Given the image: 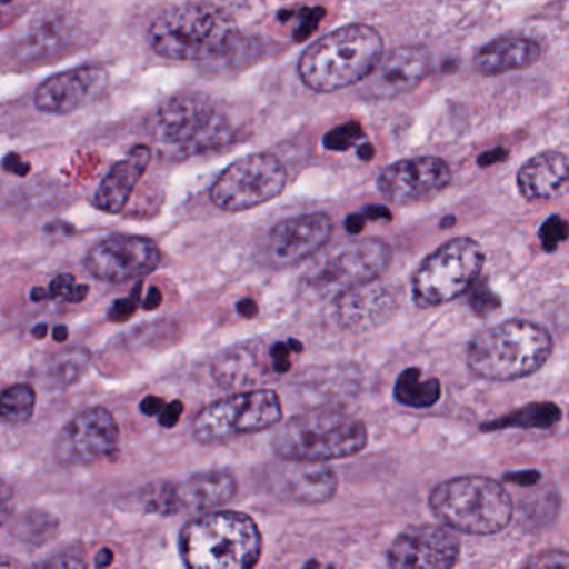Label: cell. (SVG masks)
<instances>
[{"mask_svg": "<svg viewBox=\"0 0 569 569\" xmlns=\"http://www.w3.org/2000/svg\"><path fill=\"white\" fill-rule=\"evenodd\" d=\"M236 26L228 14L208 2H182L159 12L149 26L152 51L179 62H202L229 54Z\"/></svg>", "mask_w": 569, "mask_h": 569, "instance_id": "obj_1", "label": "cell"}, {"mask_svg": "<svg viewBox=\"0 0 569 569\" xmlns=\"http://www.w3.org/2000/svg\"><path fill=\"white\" fill-rule=\"evenodd\" d=\"M382 52L385 42L375 28L345 26L306 48L298 62L299 79L312 92H338L359 84Z\"/></svg>", "mask_w": 569, "mask_h": 569, "instance_id": "obj_2", "label": "cell"}, {"mask_svg": "<svg viewBox=\"0 0 569 569\" xmlns=\"http://www.w3.org/2000/svg\"><path fill=\"white\" fill-rule=\"evenodd\" d=\"M551 332L528 319H509L476 335L468 346V366L486 381L509 382L538 372L548 362Z\"/></svg>", "mask_w": 569, "mask_h": 569, "instance_id": "obj_3", "label": "cell"}, {"mask_svg": "<svg viewBox=\"0 0 569 569\" xmlns=\"http://www.w3.org/2000/svg\"><path fill=\"white\" fill-rule=\"evenodd\" d=\"M179 549L189 568L248 569L261 558L262 535L246 512L212 509L182 528Z\"/></svg>", "mask_w": 569, "mask_h": 569, "instance_id": "obj_4", "label": "cell"}, {"mask_svg": "<svg viewBox=\"0 0 569 569\" xmlns=\"http://www.w3.org/2000/svg\"><path fill=\"white\" fill-rule=\"evenodd\" d=\"M148 129L151 138L171 149L178 159L221 151L236 139L228 116L201 94H178L166 99L149 116Z\"/></svg>", "mask_w": 569, "mask_h": 569, "instance_id": "obj_5", "label": "cell"}, {"mask_svg": "<svg viewBox=\"0 0 569 569\" xmlns=\"http://www.w3.org/2000/svg\"><path fill=\"white\" fill-rule=\"evenodd\" d=\"M272 451L278 458L329 462L352 458L368 445V429L361 419L331 409L299 412L278 422Z\"/></svg>", "mask_w": 569, "mask_h": 569, "instance_id": "obj_6", "label": "cell"}, {"mask_svg": "<svg viewBox=\"0 0 569 569\" xmlns=\"http://www.w3.org/2000/svg\"><path fill=\"white\" fill-rule=\"evenodd\" d=\"M432 515L455 531L469 536H492L505 531L515 515L508 489L486 476L446 479L429 495Z\"/></svg>", "mask_w": 569, "mask_h": 569, "instance_id": "obj_7", "label": "cell"}, {"mask_svg": "<svg viewBox=\"0 0 569 569\" xmlns=\"http://www.w3.org/2000/svg\"><path fill=\"white\" fill-rule=\"evenodd\" d=\"M391 248L379 239H358L326 252L299 282L308 301H336L346 292L381 278L391 266Z\"/></svg>", "mask_w": 569, "mask_h": 569, "instance_id": "obj_8", "label": "cell"}, {"mask_svg": "<svg viewBox=\"0 0 569 569\" xmlns=\"http://www.w3.org/2000/svg\"><path fill=\"white\" fill-rule=\"evenodd\" d=\"M485 268V251L471 238H455L439 246L412 276V301L431 309L455 301L478 281Z\"/></svg>", "mask_w": 569, "mask_h": 569, "instance_id": "obj_9", "label": "cell"}, {"mask_svg": "<svg viewBox=\"0 0 569 569\" xmlns=\"http://www.w3.org/2000/svg\"><path fill=\"white\" fill-rule=\"evenodd\" d=\"M282 402L272 389L252 388L206 406L192 422V435L202 445L228 441L274 428L282 421Z\"/></svg>", "mask_w": 569, "mask_h": 569, "instance_id": "obj_10", "label": "cell"}, {"mask_svg": "<svg viewBox=\"0 0 569 569\" xmlns=\"http://www.w3.org/2000/svg\"><path fill=\"white\" fill-rule=\"evenodd\" d=\"M288 184V171L268 152L244 156L232 162L211 188L212 204L222 211L242 212L281 196Z\"/></svg>", "mask_w": 569, "mask_h": 569, "instance_id": "obj_11", "label": "cell"}, {"mask_svg": "<svg viewBox=\"0 0 569 569\" xmlns=\"http://www.w3.org/2000/svg\"><path fill=\"white\" fill-rule=\"evenodd\" d=\"M161 259V249L152 239L114 234L99 241L86 254L84 266L92 278L108 284H122L151 274Z\"/></svg>", "mask_w": 569, "mask_h": 569, "instance_id": "obj_12", "label": "cell"}, {"mask_svg": "<svg viewBox=\"0 0 569 569\" xmlns=\"http://www.w3.org/2000/svg\"><path fill=\"white\" fill-rule=\"evenodd\" d=\"M262 486L279 501L325 505L338 492L339 479L328 462L282 459L262 469Z\"/></svg>", "mask_w": 569, "mask_h": 569, "instance_id": "obj_13", "label": "cell"}, {"mask_svg": "<svg viewBox=\"0 0 569 569\" xmlns=\"http://www.w3.org/2000/svg\"><path fill=\"white\" fill-rule=\"evenodd\" d=\"M119 425L109 409L89 408L79 412L59 432L54 456L62 466L91 465L118 449Z\"/></svg>", "mask_w": 569, "mask_h": 569, "instance_id": "obj_14", "label": "cell"}, {"mask_svg": "<svg viewBox=\"0 0 569 569\" xmlns=\"http://www.w3.org/2000/svg\"><path fill=\"white\" fill-rule=\"evenodd\" d=\"M335 231L326 212L295 216L278 222L262 244V262L282 269L299 264L321 251Z\"/></svg>", "mask_w": 569, "mask_h": 569, "instance_id": "obj_15", "label": "cell"}, {"mask_svg": "<svg viewBox=\"0 0 569 569\" xmlns=\"http://www.w3.org/2000/svg\"><path fill=\"white\" fill-rule=\"evenodd\" d=\"M452 181L448 162L435 156L402 159L382 169L378 191L386 201L396 206H411L445 191Z\"/></svg>", "mask_w": 569, "mask_h": 569, "instance_id": "obj_16", "label": "cell"}, {"mask_svg": "<svg viewBox=\"0 0 569 569\" xmlns=\"http://www.w3.org/2000/svg\"><path fill=\"white\" fill-rule=\"evenodd\" d=\"M432 71L431 52L422 46H401L382 52L368 76L362 79L361 94L368 99H395L415 91Z\"/></svg>", "mask_w": 569, "mask_h": 569, "instance_id": "obj_17", "label": "cell"}, {"mask_svg": "<svg viewBox=\"0 0 569 569\" xmlns=\"http://www.w3.org/2000/svg\"><path fill=\"white\" fill-rule=\"evenodd\" d=\"M458 538L436 525L411 526L389 546L388 566L396 569H449L458 562Z\"/></svg>", "mask_w": 569, "mask_h": 569, "instance_id": "obj_18", "label": "cell"}, {"mask_svg": "<svg viewBox=\"0 0 569 569\" xmlns=\"http://www.w3.org/2000/svg\"><path fill=\"white\" fill-rule=\"evenodd\" d=\"M109 74L98 66H82L46 79L34 92L38 111L49 116H68L104 94Z\"/></svg>", "mask_w": 569, "mask_h": 569, "instance_id": "obj_19", "label": "cell"}, {"mask_svg": "<svg viewBox=\"0 0 569 569\" xmlns=\"http://www.w3.org/2000/svg\"><path fill=\"white\" fill-rule=\"evenodd\" d=\"M401 302V292L376 281L359 286L336 299V319L349 331H366L388 321Z\"/></svg>", "mask_w": 569, "mask_h": 569, "instance_id": "obj_20", "label": "cell"}, {"mask_svg": "<svg viewBox=\"0 0 569 569\" xmlns=\"http://www.w3.org/2000/svg\"><path fill=\"white\" fill-rule=\"evenodd\" d=\"M212 379L229 391L254 388L262 379L274 376L269 359V348L261 342H241L222 351L212 361Z\"/></svg>", "mask_w": 569, "mask_h": 569, "instance_id": "obj_21", "label": "cell"}, {"mask_svg": "<svg viewBox=\"0 0 569 569\" xmlns=\"http://www.w3.org/2000/svg\"><path fill=\"white\" fill-rule=\"evenodd\" d=\"M151 162V149L138 144L129 149L128 154L116 162L99 184L94 196V206L106 214H119L124 211L134 192L136 186L148 171Z\"/></svg>", "mask_w": 569, "mask_h": 569, "instance_id": "obj_22", "label": "cell"}, {"mask_svg": "<svg viewBox=\"0 0 569 569\" xmlns=\"http://www.w3.org/2000/svg\"><path fill=\"white\" fill-rule=\"evenodd\" d=\"M568 186V158L565 152L546 151L526 161L518 172V189L529 202L551 201Z\"/></svg>", "mask_w": 569, "mask_h": 569, "instance_id": "obj_23", "label": "cell"}, {"mask_svg": "<svg viewBox=\"0 0 569 569\" xmlns=\"http://www.w3.org/2000/svg\"><path fill=\"white\" fill-rule=\"evenodd\" d=\"M541 58V46L532 39L499 38L476 51L475 71L485 78L508 74L531 68Z\"/></svg>", "mask_w": 569, "mask_h": 569, "instance_id": "obj_24", "label": "cell"}, {"mask_svg": "<svg viewBox=\"0 0 569 569\" xmlns=\"http://www.w3.org/2000/svg\"><path fill=\"white\" fill-rule=\"evenodd\" d=\"M181 511L206 512L228 505L238 495V481L228 471H204L176 485Z\"/></svg>", "mask_w": 569, "mask_h": 569, "instance_id": "obj_25", "label": "cell"}, {"mask_svg": "<svg viewBox=\"0 0 569 569\" xmlns=\"http://www.w3.org/2000/svg\"><path fill=\"white\" fill-rule=\"evenodd\" d=\"M441 391L439 379H422L421 369L419 368L405 369L396 379V401L406 406V408H432L441 399Z\"/></svg>", "mask_w": 569, "mask_h": 569, "instance_id": "obj_26", "label": "cell"}, {"mask_svg": "<svg viewBox=\"0 0 569 569\" xmlns=\"http://www.w3.org/2000/svg\"><path fill=\"white\" fill-rule=\"evenodd\" d=\"M562 412L555 402H531L518 411L509 412L501 418L492 419L481 426V431H498V429H548L561 421Z\"/></svg>", "mask_w": 569, "mask_h": 569, "instance_id": "obj_27", "label": "cell"}, {"mask_svg": "<svg viewBox=\"0 0 569 569\" xmlns=\"http://www.w3.org/2000/svg\"><path fill=\"white\" fill-rule=\"evenodd\" d=\"M69 42V29L61 22H42L32 28L28 38L21 44V58L31 61L34 58H44L46 54L59 52L62 46Z\"/></svg>", "mask_w": 569, "mask_h": 569, "instance_id": "obj_28", "label": "cell"}, {"mask_svg": "<svg viewBox=\"0 0 569 569\" xmlns=\"http://www.w3.org/2000/svg\"><path fill=\"white\" fill-rule=\"evenodd\" d=\"M36 391L29 385H14L0 395V418L19 425L34 415Z\"/></svg>", "mask_w": 569, "mask_h": 569, "instance_id": "obj_29", "label": "cell"}, {"mask_svg": "<svg viewBox=\"0 0 569 569\" xmlns=\"http://www.w3.org/2000/svg\"><path fill=\"white\" fill-rule=\"evenodd\" d=\"M141 505L144 506L146 511L161 516L181 512L178 488L174 482H158V485L148 486L142 491Z\"/></svg>", "mask_w": 569, "mask_h": 569, "instance_id": "obj_30", "label": "cell"}, {"mask_svg": "<svg viewBox=\"0 0 569 569\" xmlns=\"http://www.w3.org/2000/svg\"><path fill=\"white\" fill-rule=\"evenodd\" d=\"M89 362L88 352L82 351H66L58 355L49 368V376L54 385L68 386L78 381L84 372L86 366Z\"/></svg>", "mask_w": 569, "mask_h": 569, "instance_id": "obj_31", "label": "cell"}, {"mask_svg": "<svg viewBox=\"0 0 569 569\" xmlns=\"http://www.w3.org/2000/svg\"><path fill=\"white\" fill-rule=\"evenodd\" d=\"M49 299H62L66 302H82L89 295L88 286L78 284L74 276L61 274L52 279L48 289Z\"/></svg>", "mask_w": 569, "mask_h": 569, "instance_id": "obj_32", "label": "cell"}, {"mask_svg": "<svg viewBox=\"0 0 569 569\" xmlns=\"http://www.w3.org/2000/svg\"><path fill=\"white\" fill-rule=\"evenodd\" d=\"M302 351V345L296 339L289 341H278L269 348V359L274 376H282L291 371L292 358Z\"/></svg>", "mask_w": 569, "mask_h": 569, "instance_id": "obj_33", "label": "cell"}, {"mask_svg": "<svg viewBox=\"0 0 569 569\" xmlns=\"http://www.w3.org/2000/svg\"><path fill=\"white\" fill-rule=\"evenodd\" d=\"M362 136L361 126L358 122L339 126L335 131L328 132L325 138V148L328 151H348Z\"/></svg>", "mask_w": 569, "mask_h": 569, "instance_id": "obj_34", "label": "cell"}, {"mask_svg": "<svg viewBox=\"0 0 569 569\" xmlns=\"http://www.w3.org/2000/svg\"><path fill=\"white\" fill-rule=\"evenodd\" d=\"M539 239L545 251L555 252L558 246L568 239V222L559 216H551L542 222Z\"/></svg>", "mask_w": 569, "mask_h": 569, "instance_id": "obj_35", "label": "cell"}, {"mask_svg": "<svg viewBox=\"0 0 569 569\" xmlns=\"http://www.w3.org/2000/svg\"><path fill=\"white\" fill-rule=\"evenodd\" d=\"M51 519L52 516L46 515V512H38V515H32V512L29 515V512H26L21 521L16 526V529H18V535L21 536L22 539H26V541H34V539L46 541L49 536H52V532L39 528H41V525H44V522L51 521Z\"/></svg>", "mask_w": 569, "mask_h": 569, "instance_id": "obj_36", "label": "cell"}, {"mask_svg": "<svg viewBox=\"0 0 569 569\" xmlns=\"http://www.w3.org/2000/svg\"><path fill=\"white\" fill-rule=\"evenodd\" d=\"M471 288L472 292L471 298H469V305H471L472 311L476 315L486 318V316L501 308V299H499L495 291H491V288H488V286H476V282Z\"/></svg>", "mask_w": 569, "mask_h": 569, "instance_id": "obj_37", "label": "cell"}, {"mask_svg": "<svg viewBox=\"0 0 569 569\" xmlns=\"http://www.w3.org/2000/svg\"><path fill=\"white\" fill-rule=\"evenodd\" d=\"M141 288L142 282L139 281L129 298L118 299V301L112 305L111 311H109V319H111L112 322L128 321V319L134 315L139 302H141Z\"/></svg>", "mask_w": 569, "mask_h": 569, "instance_id": "obj_38", "label": "cell"}, {"mask_svg": "<svg viewBox=\"0 0 569 569\" xmlns=\"http://www.w3.org/2000/svg\"><path fill=\"white\" fill-rule=\"evenodd\" d=\"M528 568H568V552L561 549H551V551L539 552L525 562Z\"/></svg>", "mask_w": 569, "mask_h": 569, "instance_id": "obj_39", "label": "cell"}, {"mask_svg": "<svg viewBox=\"0 0 569 569\" xmlns=\"http://www.w3.org/2000/svg\"><path fill=\"white\" fill-rule=\"evenodd\" d=\"M44 566H56V568H82L86 566L84 551L79 549H66L61 555L52 558L51 561L44 562Z\"/></svg>", "mask_w": 569, "mask_h": 569, "instance_id": "obj_40", "label": "cell"}, {"mask_svg": "<svg viewBox=\"0 0 569 569\" xmlns=\"http://www.w3.org/2000/svg\"><path fill=\"white\" fill-rule=\"evenodd\" d=\"M14 511V489L4 479H0V526L4 525Z\"/></svg>", "mask_w": 569, "mask_h": 569, "instance_id": "obj_41", "label": "cell"}, {"mask_svg": "<svg viewBox=\"0 0 569 569\" xmlns=\"http://www.w3.org/2000/svg\"><path fill=\"white\" fill-rule=\"evenodd\" d=\"M182 412H184V405L181 401L169 402L159 412L161 415L159 416V422H161L162 428H174L181 419Z\"/></svg>", "mask_w": 569, "mask_h": 569, "instance_id": "obj_42", "label": "cell"}, {"mask_svg": "<svg viewBox=\"0 0 569 569\" xmlns=\"http://www.w3.org/2000/svg\"><path fill=\"white\" fill-rule=\"evenodd\" d=\"M539 479H541V472L535 471V469L508 472V475L505 476V481L512 482V485L525 486V488L535 486L536 482H539Z\"/></svg>", "mask_w": 569, "mask_h": 569, "instance_id": "obj_43", "label": "cell"}, {"mask_svg": "<svg viewBox=\"0 0 569 569\" xmlns=\"http://www.w3.org/2000/svg\"><path fill=\"white\" fill-rule=\"evenodd\" d=\"M2 164H4L6 171L12 172V174L26 176L31 171V166L22 161L18 154H9Z\"/></svg>", "mask_w": 569, "mask_h": 569, "instance_id": "obj_44", "label": "cell"}, {"mask_svg": "<svg viewBox=\"0 0 569 569\" xmlns=\"http://www.w3.org/2000/svg\"><path fill=\"white\" fill-rule=\"evenodd\" d=\"M164 406V401H162L159 396H146L139 408H141V411L144 412L146 416H156L162 411Z\"/></svg>", "mask_w": 569, "mask_h": 569, "instance_id": "obj_45", "label": "cell"}, {"mask_svg": "<svg viewBox=\"0 0 569 569\" xmlns=\"http://www.w3.org/2000/svg\"><path fill=\"white\" fill-rule=\"evenodd\" d=\"M236 309H238V312L242 318H256L259 312L258 302L252 301V299H241V301L238 302V306H236Z\"/></svg>", "mask_w": 569, "mask_h": 569, "instance_id": "obj_46", "label": "cell"}, {"mask_svg": "<svg viewBox=\"0 0 569 569\" xmlns=\"http://www.w3.org/2000/svg\"><path fill=\"white\" fill-rule=\"evenodd\" d=\"M366 218L362 214H351L348 219H346V229H348L349 234L358 236L361 234L362 229L366 226Z\"/></svg>", "mask_w": 569, "mask_h": 569, "instance_id": "obj_47", "label": "cell"}, {"mask_svg": "<svg viewBox=\"0 0 569 569\" xmlns=\"http://www.w3.org/2000/svg\"><path fill=\"white\" fill-rule=\"evenodd\" d=\"M362 216H365L366 221H368V219L369 221H376V219H388V221H391L392 219L391 212L382 208V206H369V208L365 209Z\"/></svg>", "mask_w": 569, "mask_h": 569, "instance_id": "obj_48", "label": "cell"}, {"mask_svg": "<svg viewBox=\"0 0 569 569\" xmlns=\"http://www.w3.org/2000/svg\"><path fill=\"white\" fill-rule=\"evenodd\" d=\"M162 302V292L159 291L158 288H151L149 289L148 298H146L144 305H142V308L146 309V311H154V309H158L159 306H161Z\"/></svg>", "mask_w": 569, "mask_h": 569, "instance_id": "obj_49", "label": "cell"}, {"mask_svg": "<svg viewBox=\"0 0 569 569\" xmlns=\"http://www.w3.org/2000/svg\"><path fill=\"white\" fill-rule=\"evenodd\" d=\"M114 561V552L109 548H102L101 551L96 555V566L98 568H108Z\"/></svg>", "mask_w": 569, "mask_h": 569, "instance_id": "obj_50", "label": "cell"}, {"mask_svg": "<svg viewBox=\"0 0 569 569\" xmlns=\"http://www.w3.org/2000/svg\"><path fill=\"white\" fill-rule=\"evenodd\" d=\"M54 339L58 342H66L69 339V329L66 326H58L54 329Z\"/></svg>", "mask_w": 569, "mask_h": 569, "instance_id": "obj_51", "label": "cell"}, {"mask_svg": "<svg viewBox=\"0 0 569 569\" xmlns=\"http://www.w3.org/2000/svg\"><path fill=\"white\" fill-rule=\"evenodd\" d=\"M31 299L34 302H41L44 301V299H49L48 291H44V289L41 288H34L31 292Z\"/></svg>", "mask_w": 569, "mask_h": 569, "instance_id": "obj_52", "label": "cell"}, {"mask_svg": "<svg viewBox=\"0 0 569 569\" xmlns=\"http://www.w3.org/2000/svg\"><path fill=\"white\" fill-rule=\"evenodd\" d=\"M372 154H375V151H372V146L366 144L359 149V158L365 159V161H369V159L372 158Z\"/></svg>", "mask_w": 569, "mask_h": 569, "instance_id": "obj_53", "label": "cell"}, {"mask_svg": "<svg viewBox=\"0 0 569 569\" xmlns=\"http://www.w3.org/2000/svg\"><path fill=\"white\" fill-rule=\"evenodd\" d=\"M46 335H48V326L46 325H38L32 329V336H34L36 339L46 338Z\"/></svg>", "mask_w": 569, "mask_h": 569, "instance_id": "obj_54", "label": "cell"}, {"mask_svg": "<svg viewBox=\"0 0 569 569\" xmlns=\"http://www.w3.org/2000/svg\"><path fill=\"white\" fill-rule=\"evenodd\" d=\"M455 2H468V0H455Z\"/></svg>", "mask_w": 569, "mask_h": 569, "instance_id": "obj_55", "label": "cell"}]
</instances>
